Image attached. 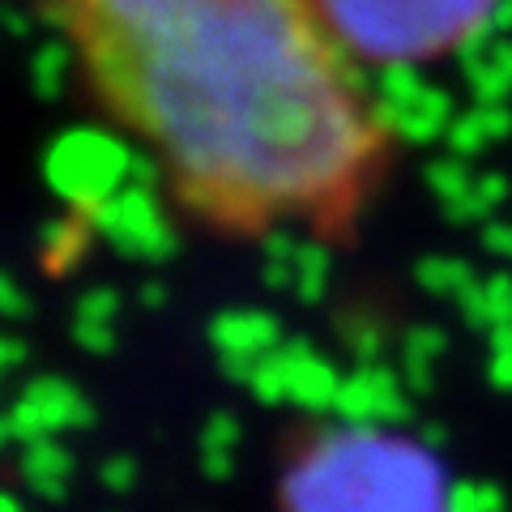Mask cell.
<instances>
[{"label":"cell","instance_id":"6da1fadb","mask_svg":"<svg viewBox=\"0 0 512 512\" xmlns=\"http://www.w3.org/2000/svg\"><path fill=\"white\" fill-rule=\"evenodd\" d=\"M175 205L227 235L346 231L393 124L316 0H47Z\"/></svg>","mask_w":512,"mask_h":512},{"label":"cell","instance_id":"3957f363","mask_svg":"<svg viewBox=\"0 0 512 512\" xmlns=\"http://www.w3.org/2000/svg\"><path fill=\"white\" fill-rule=\"evenodd\" d=\"M291 512H436L427 470L406 448L338 440L303 457L286 491Z\"/></svg>","mask_w":512,"mask_h":512},{"label":"cell","instance_id":"7a4b0ae2","mask_svg":"<svg viewBox=\"0 0 512 512\" xmlns=\"http://www.w3.org/2000/svg\"><path fill=\"white\" fill-rule=\"evenodd\" d=\"M316 9L359 69L410 73L470 47L500 0H316Z\"/></svg>","mask_w":512,"mask_h":512}]
</instances>
